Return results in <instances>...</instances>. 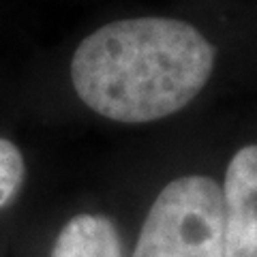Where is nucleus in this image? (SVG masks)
Here are the masks:
<instances>
[{"label": "nucleus", "mask_w": 257, "mask_h": 257, "mask_svg": "<svg viewBox=\"0 0 257 257\" xmlns=\"http://www.w3.org/2000/svg\"><path fill=\"white\" fill-rule=\"evenodd\" d=\"M214 56V45L187 22L118 20L77 45L71 82L99 116L142 124L187 107L210 79Z\"/></svg>", "instance_id": "nucleus-1"}, {"label": "nucleus", "mask_w": 257, "mask_h": 257, "mask_svg": "<svg viewBox=\"0 0 257 257\" xmlns=\"http://www.w3.org/2000/svg\"><path fill=\"white\" fill-rule=\"evenodd\" d=\"M133 257H225L223 187L210 176H182L152 202Z\"/></svg>", "instance_id": "nucleus-2"}, {"label": "nucleus", "mask_w": 257, "mask_h": 257, "mask_svg": "<svg viewBox=\"0 0 257 257\" xmlns=\"http://www.w3.org/2000/svg\"><path fill=\"white\" fill-rule=\"evenodd\" d=\"M225 257H257V144L231 157L223 182Z\"/></svg>", "instance_id": "nucleus-3"}, {"label": "nucleus", "mask_w": 257, "mask_h": 257, "mask_svg": "<svg viewBox=\"0 0 257 257\" xmlns=\"http://www.w3.org/2000/svg\"><path fill=\"white\" fill-rule=\"evenodd\" d=\"M52 257H124L116 225L103 214H77L64 223Z\"/></svg>", "instance_id": "nucleus-4"}, {"label": "nucleus", "mask_w": 257, "mask_h": 257, "mask_svg": "<svg viewBox=\"0 0 257 257\" xmlns=\"http://www.w3.org/2000/svg\"><path fill=\"white\" fill-rule=\"evenodd\" d=\"M26 163L13 142L0 138V210L13 202L24 184Z\"/></svg>", "instance_id": "nucleus-5"}]
</instances>
